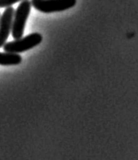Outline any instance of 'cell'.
<instances>
[{
  "mask_svg": "<svg viewBox=\"0 0 138 160\" xmlns=\"http://www.w3.org/2000/svg\"><path fill=\"white\" fill-rule=\"evenodd\" d=\"M14 15V9L10 6L6 7L4 13L0 16V48L4 47L7 38L12 32V19Z\"/></svg>",
  "mask_w": 138,
  "mask_h": 160,
  "instance_id": "cell-4",
  "label": "cell"
},
{
  "mask_svg": "<svg viewBox=\"0 0 138 160\" xmlns=\"http://www.w3.org/2000/svg\"><path fill=\"white\" fill-rule=\"evenodd\" d=\"M42 41V34L38 33H33L28 34L24 38L15 40L13 42H6L4 45V51L7 53L19 54L22 52L27 51L33 48L38 46Z\"/></svg>",
  "mask_w": 138,
  "mask_h": 160,
  "instance_id": "cell-2",
  "label": "cell"
},
{
  "mask_svg": "<svg viewBox=\"0 0 138 160\" xmlns=\"http://www.w3.org/2000/svg\"><path fill=\"white\" fill-rule=\"evenodd\" d=\"M22 61V57L19 54L0 52V65L11 66L18 65Z\"/></svg>",
  "mask_w": 138,
  "mask_h": 160,
  "instance_id": "cell-5",
  "label": "cell"
},
{
  "mask_svg": "<svg viewBox=\"0 0 138 160\" xmlns=\"http://www.w3.org/2000/svg\"><path fill=\"white\" fill-rule=\"evenodd\" d=\"M24 1V0H0V8H6L14 5L18 2Z\"/></svg>",
  "mask_w": 138,
  "mask_h": 160,
  "instance_id": "cell-6",
  "label": "cell"
},
{
  "mask_svg": "<svg viewBox=\"0 0 138 160\" xmlns=\"http://www.w3.org/2000/svg\"><path fill=\"white\" fill-rule=\"evenodd\" d=\"M31 7H32L31 1L24 0L19 4L17 10L14 11L12 33V37L15 40H19L23 36L25 27L28 19Z\"/></svg>",
  "mask_w": 138,
  "mask_h": 160,
  "instance_id": "cell-1",
  "label": "cell"
},
{
  "mask_svg": "<svg viewBox=\"0 0 138 160\" xmlns=\"http://www.w3.org/2000/svg\"><path fill=\"white\" fill-rule=\"evenodd\" d=\"M32 6L44 13L66 11L74 7L76 0H32Z\"/></svg>",
  "mask_w": 138,
  "mask_h": 160,
  "instance_id": "cell-3",
  "label": "cell"
}]
</instances>
